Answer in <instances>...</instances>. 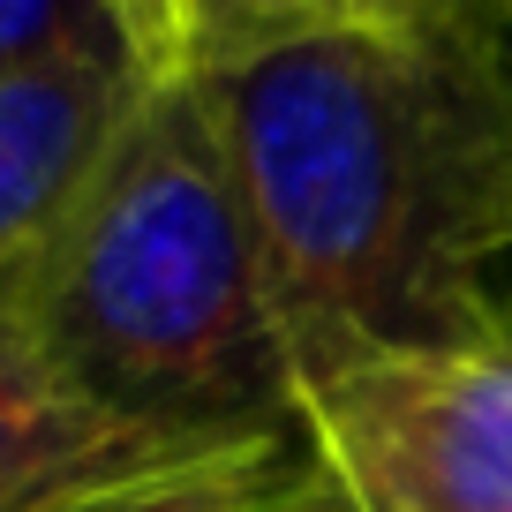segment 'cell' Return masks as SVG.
I'll return each mask as SVG.
<instances>
[{"instance_id":"obj_5","label":"cell","mask_w":512,"mask_h":512,"mask_svg":"<svg viewBox=\"0 0 512 512\" xmlns=\"http://www.w3.org/2000/svg\"><path fill=\"white\" fill-rule=\"evenodd\" d=\"M151 83L128 61H53L0 83V279L38 256Z\"/></svg>"},{"instance_id":"obj_7","label":"cell","mask_w":512,"mask_h":512,"mask_svg":"<svg viewBox=\"0 0 512 512\" xmlns=\"http://www.w3.org/2000/svg\"><path fill=\"white\" fill-rule=\"evenodd\" d=\"M437 0H189V61L211 38L256 31V23H294V16H415Z\"/></svg>"},{"instance_id":"obj_1","label":"cell","mask_w":512,"mask_h":512,"mask_svg":"<svg viewBox=\"0 0 512 512\" xmlns=\"http://www.w3.org/2000/svg\"><path fill=\"white\" fill-rule=\"evenodd\" d=\"M189 76L294 392L369 354L512 347V68L475 0L256 23Z\"/></svg>"},{"instance_id":"obj_2","label":"cell","mask_w":512,"mask_h":512,"mask_svg":"<svg viewBox=\"0 0 512 512\" xmlns=\"http://www.w3.org/2000/svg\"><path fill=\"white\" fill-rule=\"evenodd\" d=\"M23 317L46 362L151 437L294 430L302 392L196 76H159L38 256Z\"/></svg>"},{"instance_id":"obj_4","label":"cell","mask_w":512,"mask_h":512,"mask_svg":"<svg viewBox=\"0 0 512 512\" xmlns=\"http://www.w3.org/2000/svg\"><path fill=\"white\" fill-rule=\"evenodd\" d=\"M339 512H512V347L369 354L302 392Z\"/></svg>"},{"instance_id":"obj_6","label":"cell","mask_w":512,"mask_h":512,"mask_svg":"<svg viewBox=\"0 0 512 512\" xmlns=\"http://www.w3.org/2000/svg\"><path fill=\"white\" fill-rule=\"evenodd\" d=\"M53 61L189 68V0H0V83Z\"/></svg>"},{"instance_id":"obj_3","label":"cell","mask_w":512,"mask_h":512,"mask_svg":"<svg viewBox=\"0 0 512 512\" xmlns=\"http://www.w3.org/2000/svg\"><path fill=\"white\" fill-rule=\"evenodd\" d=\"M309 430L151 437L91 407L23 317V272L0 279V512H234L317 482Z\"/></svg>"},{"instance_id":"obj_8","label":"cell","mask_w":512,"mask_h":512,"mask_svg":"<svg viewBox=\"0 0 512 512\" xmlns=\"http://www.w3.org/2000/svg\"><path fill=\"white\" fill-rule=\"evenodd\" d=\"M234 512H339L332 482H302V490H279V497H256V505H234Z\"/></svg>"}]
</instances>
